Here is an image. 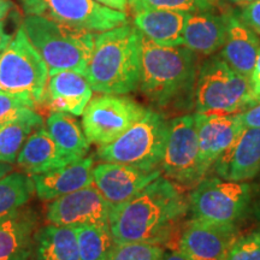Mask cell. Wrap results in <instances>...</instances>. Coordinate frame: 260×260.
Here are the masks:
<instances>
[{
	"mask_svg": "<svg viewBox=\"0 0 260 260\" xmlns=\"http://www.w3.org/2000/svg\"><path fill=\"white\" fill-rule=\"evenodd\" d=\"M35 187L32 178L23 172H10L0 178V218L21 209L30 200Z\"/></svg>",
	"mask_w": 260,
	"mask_h": 260,
	"instance_id": "4316f807",
	"label": "cell"
},
{
	"mask_svg": "<svg viewBox=\"0 0 260 260\" xmlns=\"http://www.w3.org/2000/svg\"><path fill=\"white\" fill-rule=\"evenodd\" d=\"M141 74V32L125 23L95 35L86 79L93 90L124 95L139 87Z\"/></svg>",
	"mask_w": 260,
	"mask_h": 260,
	"instance_id": "7a4b0ae2",
	"label": "cell"
},
{
	"mask_svg": "<svg viewBox=\"0 0 260 260\" xmlns=\"http://www.w3.org/2000/svg\"><path fill=\"white\" fill-rule=\"evenodd\" d=\"M236 14L247 27L260 37V0L239 5Z\"/></svg>",
	"mask_w": 260,
	"mask_h": 260,
	"instance_id": "d6a6232c",
	"label": "cell"
},
{
	"mask_svg": "<svg viewBox=\"0 0 260 260\" xmlns=\"http://www.w3.org/2000/svg\"><path fill=\"white\" fill-rule=\"evenodd\" d=\"M10 9V3L8 0H0V21L5 17Z\"/></svg>",
	"mask_w": 260,
	"mask_h": 260,
	"instance_id": "f35d334b",
	"label": "cell"
},
{
	"mask_svg": "<svg viewBox=\"0 0 260 260\" xmlns=\"http://www.w3.org/2000/svg\"><path fill=\"white\" fill-rule=\"evenodd\" d=\"M161 171L170 180L191 187L203 181L199 140L194 115H184L168 122V138L161 159Z\"/></svg>",
	"mask_w": 260,
	"mask_h": 260,
	"instance_id": "30bf717a",
	"label": "cell"
},
{
	"mask_svg": "<svg viewBox=\"0 0 260 260\" xmlns=\"http://www.w3.org/2000/svg\"><path fill=\"white\" fill-rule=\"evenodd\" d=\"M251 199L252 187L247 182L212 177L198 183L189 205L194 219L235 225L248 210Z\"/></svg>",
	"mask_w": 260,
	"mask_h": 260,
	"instance_id": "ba28073f",
	"label": "cell"
},
{
	"mask_svg": "<svg viewBox=\"0 0 260 260\" xmlns=\"http://www.w3.org/2000/svg\"><path fill=\"white\" fill-rule=\"evenodd\" d=\"M93 168L94 159L89 157L70 162L53 171L31 175L35 191L41 200L50 201L92 186L94 183Z\"/></svg>",
	"mask_w": 260,
	"mask_h": 260,
	"instance_id": "ac0fdd59",
	"label": "cell"
},
{
	"mask_svg": "<svg viewBox=\"0 0 260 260\" xmlns=\"http://www.w3.org/2000/svg\"><path fill=\"white\" fill-rule=\"evenodd\" d=\"M230 2L234 3V4H237V5H242V4H247V3L255 2V0H230Z\"/></svg>",
	"mask_w": 260,
	"mask_h": 260,
	"instance_id": "60d3db41",
	"label": "cell"
},
{
	"mask_svg": "<svg viewBox=\"0 0 260 260\" xmlns=\"http://www.w3.org/2000/svg\"><path fill=\"white\" fill-rule=\"evenodd\" d=\"M225 260H260V230L237 237Z\"/></svg>",
	"mask_w": 260,
	"mask_h": 260,
	"instance_id": "1f68e13d",
	"label": "cell"
},
{
	"mask_svg": "<svg viewBox=\"0 0 260 260\" xmlns=\"http://www.w3.org/2000/svg\"><path fill=\"white\" fill-rule=\"evenodd\" d=\"M258 102L251 80L232 69L219 54L209 56L200 65L194 92L197 112L237 113Z\"/></svg>",
	"mask_w": 260,
	"mask_h": 260,
	"instance_id": "5b68a950",
	"label": "cell"
},
{
	"mask_svg": "<svg viewBox=\"0 0 260 260\" xmlns=\"http://www.w3.org/2000/svg\"><path fill=\"white\" fill-rule=\"evenodd\" d=\"M184 195L170 178L159 176L124 203L112 206L110 232L115 243L160 245L187 213Z\"/></svg>",
	"mask_w": 260,
	"mask_h": 260,
	"instance_id": "6da1fadb",
	"label": "cell"
},
{
	"mask_svg": "<svg viewBox=\"0 0 260 260\" xmlns=\"http://www.w3.org/2000/svg\"><path fill=\"white\" fill-rule=\"evenodd\" d=\"M237 230L233 224L191 219L183 229L178 249L190 260H225Z\"/></svg>",
	"mask_w": 260,
	"mask_h": 260,
	"instance_id": "4fadbf2b",
	"label": "cell"
},
{
	"mask_svg": "<svg viewBox=\"0 0 260 260\" xmlns=\"http://www.w3.org/2000/svg\"><path fill=\"white\" fill-rule=\"evenodd\" d=\"M160 175L161 170L159 169L145 171L110 161L100 162L93 168L95 188L111 206L129 200Z\"/></svg>",
	"mask_w": 260,
	"mask_h": 260,
	"instance_id": "9a60e30c",
	"label": "cell"
},
{
	"mask_svg": "<svg viewBox=\"0 0 260 260\" xmlns=\"http://www.w3.org/2000/svg\"><path fill=\"white\" fill-rule=\"evenodd\" d=\"M198 54L182 46H161L141 34L139 87L157 106L186 102L195 92Z\"/></svg>",
	"mask_w": 260,
	"mask_h": 260,
	"instance_id": "3957f363",
	"label": "cell"
},
{
	"mask_svg": "<svg viewBox=\"0 0 260 260\" xmlns=\"http://www.w3.org/2000/svg\"><path fill=\"white\" fill-rule=\"evenodd\" d=\"M128 2H129V4H130V5H132V4H133V3H134V2H135V0H128Z\"/></svg>",
	"mask_w": 260,
	"mask_h": 260,
	"instance_id": "b9f144b4",
	"label": "cell"
},
{
	"mask_svg": "<svg viewBox=\"0 0 260 260\" xmlns=\"http://www.w3.org/2000/svg\"><path fill=\"white\" fill-rule=\"evenodd\" d=\"M95 2L99 3L104 6H107V8L117 10V11L125 12L126 8H128V0H95Z\"/></svg>",
	"mask_w": 260,
	"mask_h": 260,
	"instance_id": "d590c367",
	"label": "cell"
},
{
	"mask_svg": "<svg viewBox=\"0 0 260 260\" xmlns=\"http://www.w3.org/2000/svg\"><path fill=\"white\" fill-rule=\"evenodd\" d=\"M37 260H81L79 242L74 228L47 225L34 236Z\"/></svg>",
	"mask_w": 260,
	"mask_h": 260,
	"instance_id": "cb8c5ba5",
	"label": "cell"
},
{
	"mask_svg": "<svg viewBox=\"0 0 260 260\" xmlns=\"http://www.w3.org/2000/svg\"><path fill=\"white\" fill-rule=\"evenodd\" d=\"M162 253L160 246L152 243H116L106 260H161Z\"/></svg>",
	"mask_w": 260,
	"mask_h": 260,
	"instance_id": "f546056e",
	"label": "cell"
},
{
	"mask_svg": "<svg viewBox=\"0 0 260 260\" xmlns=\"http://www.w3.org/2000/svg\"><path fill=\"white\" fill-rule=\"evenodd\" d=\"M42 125L41 117L35 113L18 121L0 124V162L12 164L34 129Z\"/></svg>",
	"mask_w": 260,
	"mask_h": 260,
	"instance_id": "484cf974",
	"label": "cell"
},
{
	"mask_svg": "<svg viewBox=\"0 0 260 260\" xmlns=\"http://www.w3.org/2000/svg\"><path fill=\"white\" fill-rule=\"evenodd\" d=\"M38 214L19 209L0 218V260H28L34 251Z\"/></svg>",
	"mask_w": 260,
	"mask_h": 260,
	"instance_id": "44dd1931",
	"label": "cell"
},
{
	"mask_svg": "<svg viewBox=\"0 0 260 260\" xmlns=\"http://www.w3.org/2000/svg\"><path fill=\"white\" fill-rule=\"evenodd\" d=\"M27 15L45 16L60 23L89 31H107L128 23L125 12L95 0H21Z\"/></svg>",
	"mask_w": 260,
	"mask_h": 260,
	"instance_id": "8fae6325",
	"label": "cell"
},
{
	"mask_svg": "<svg viewBox=\"0 0 260 260\" xmlns=\"http://www.w3.org/2000/svg\"><path fill=\"white\" fill-rule=\"evenodd\" d=\"M35 104L23 96L0 92V124L35 115Z\"/></svg>",
	"mask_w": 260,
	"mask_h": 260,
	"instance_id": "4dcf8cb0",
	"label": "cell"
},
{
	"mask_svg": "<svg viewBox=\"0 0 260 260\" xmlns=\"http://www.w3.org/2000/svg\"><path fill=\"white\" fill-rule=\"evenodd\" d=\"M81 260H106L115 247L110 226L80 225L74 228Z\"/></svg>",
	"mask_w": 260,
	"mask_h": 260,
	"instance_id": "83f0119b",
	"label": "cell"
},
{
	"mask_svg": "<svg viewBox=\"0 0 260 260\" xmlns=\"http://www.w3.org/2000/svg\"><path fill=\"white\" fill-rule=\"evenodd\" d=\"M161 260H190L187 255H184L180 249H174V251H169L162 253Z\"/></svg>",
	"mask_w": 260,
	"mask_h": 260,
	"instance_id": "74e56055",
	"label": "cell"
},
{
	"mask_svg": "<svg viewBox=\"0 0 260 260\" xmlns=\"http://www.w3.org/2000/svg\"><path fill=\"white\" fill-rule=\"evenodd\" d=\"M11 40H12V37L6 32L4 23L0 21V57H2L3 52L5 51V48L8 47V45L10 44V41Z\"/></svg>",
	"mask_w": 260,
	"mask_h": 260,
	"instance_id": "8d00e7d4",
	"label": "cell"
},
{
	"mask_svg": "<svg viewBox=\"0 0 260 260\" xmlns=\"http://www.w3.org/2000/svg\"><path fill=\"white\" fill-rule=\"evenodd\" d=\"M130 6L135 14L144 10H171L193 14L214 9V0H135Z\"/></svg>",
	"mask_w": 260,
	"mask_h": 260,
	"instance_id": "f1b7e54d",
	"label": "cell"
},
{
	"mask_svg": "<svg viewBox=\"0 0 260 260\" xmlns=\"http://www.w3.org/2000/svg\"><path fill=\"white\" fill-rule=\"evenodd\" d=\"M187 12L144 10L136 12L134 25L144 37L161 46H182Z\"/></svg>",
	"mask_w": 260,
	"mask_h": 260,
	"instance_id": "603a6c76",
	"label": "cell"
},
{
	"mask_svg": "<svg viewBox=\"0 0 260 260\" xmlns=\"http://www.w3.org/2000/svg\"><path fill=\"white\" fill-rule=\"evenodd\" d=\"M226 38L225 12L204 10L188 15L183 29V45L197 54L209 57L220 51Z\"/></svg>",
	"mask_w": 260,
	"mask_h": 260,
	"instance_id": "ffe728a7",
	"label": "cell"
},
{
	"mask_svg": "<svg viewBox=\"0 0 260 260\" xmlns=\"http://www.w3.org/2000/svg\"><path fill=\"white\" fill-rule=\"evenodd\" d=\"M147 110L130 98L103 94L90 99L82 113V129L90 144L107 145L146 115Z\"/></svg>",
	"mask_w": 260,
	"mask_h": 260,
	"instance_id": "9c48e42d",
	"label": "cell"
},
{
	"mask_svg": "<svg viewBox=\"0 0 260 260\" xmlns=\"http://www.w3.org/2000/svg\"><path fill=\"white\" fill-rule=\"evenodd\" d=\"M22 28L46 63L50 76L64 70L86 74L95 40L93 31L38 15H27Z\"/></svg>",
	"mask_w": 260,
	"mask_h": 260,
	"instance_id": "277c9868",
	"label": "cell"
},
{
	"mask_svg": "<svg viewBox=\"0 0 260 260\" xmlns=\"http://www.w3.org/2000/svg\"><path fill=\"white\" fill-rule=\"evenodd\" d=\"M226 38L219 56L232 69L251 80L260 48V39L241 21L235 10L225 12Z\"/></svg>",
	"mask_w": 260,
	"mask_h": 260,
	"instance_id": "e0dca14e",
	"label": "cell"
},
{
	"mask_svg": "<svg viewBox=\"0 0 260 260\" xmlns=\"http://www.w3.org/2000/svg\"><path fill=\"white\" fill-rule=\"evenodd\" d=\"M111 209V205L92 184L54 199L48 205L46 216L54 225L110 226Z\"/></svg>",
	"mask_w": 260,
	"mask_h": 260,
	"instance_id": "7c38bea8",
	"label": "cell"
},
{
	"mask_svg": "<svg viewBox=\"0 0 260 260\" xmlns=\"http://www.w3.org/2000/svg\"><path fill=\"white\" fill-rule=\"evenodd\" d=\"M10 171H11V167H10L9 164H6V162H0V178L5 176L6 174H9Z\"/></svg>",
	"mask_w": 260,
	"mask_h": 260,
	"instance_id": "ab89813d",
	"label": "cell"
},
{
	"mask_svg": "<svg viewBox=\"0 0 260 260\" xmlns=\"http://www.w3.org/2000/svg\"><path fill=\"white\" fill-rule=\"evenodd\" d=\"M167 138L168 122L160 113L147 110L118 139L100 146L98 157L104 161L153 171L161 164Z\"/></svg>",
	"mask_w": 260,
	"mask_h": 260,
	"instance_id": "8992f818",
	"label": "cell"
},
{
	"mask_svg": "<svg viewBox=\"0 0 260 260\" xmlns=\"http://www.w3.org/2000/svg\"><path fill=\"white\" fill-rule=\"evenodd\" d=\"M93 89L82 74L64 70L51 75L45 102L52 112L81 116L92 99Z\"/></svg>",
	"mask_w": 260,
	"mask_h": 260,
	"instance_id": "d6986e66",
	"label": "cell"
},
{
	"mask_svg": "<svg viewBox=\"0 0 260 260\" xmlns=\"http://www.w3.org/2000/svg\"><path fill=\"white\" fill-rule=\"evenodd\" d=\"M46 128L60 151L71 161L86 157L90 142L76 119L65 112H52L47 118Z\"/></svg>",
	"mask_w": 260,
	"mask_h": 260,
	"instance_id": "d4e9b609",
	"label": "cell"
},
{
	"mask_svg": "<svg viewBox=\"0 0 260 260\" xmlns=\"http://www.w3.org/2000/svg\"><path fill=\"white\" fill-rule=\"evenodd\" d=\"M16 161L22 170L30 175L45 174L73 162L44 128L37 129L28 136Z\"/></svg>",
	"mask_w": 260,
	"mask_h": 260,
	"instance_id": "7402d4cb",
	"label": "cell"
},
{
	"mask_svg": "<svg viewBox=\"0 0 260 260\" xmlns=\"http://www.w3.org/2000/svg\"><path fill=\"white\" fill-rule=\"evenodd\" d=\"M251 82H252L253 89H254L255 94L258 95L260 100V48L258 52V56H256L254 70H253V74L251 77Z\"/></svg>",
	"mask_w": 260,
	"mask_h": 260,
	"instance_id": "e575fe53",
	"label": "cell"
},
{
	"mask_svg": "<svg viewBox=\"0 0 260 260\" xmlns=\"http://www.w3.org/2000/svg\"><path fill=\"white\" fill-rule=\"evenodd\" d=\"M199 140V155L205 174L239 138L245 126L239 112H197L194 115Z\"/></svg>",
	"mask_w": 260,
	"mask_h": 260,
	"instance_id": "5bb4252c",
	"label": "cell"
},
{
	"mask_svg": "<svg viewBox=\"0 0 260 260\" xmlns=\"http://www.w3.org/2000/svg\"><path fill=\"white\" fill-rule=\"evenodd\" d=\"M245 128H260V102L239 112Z\"/></svg>",
	"mask_w": 260,
	"mask_h": 260,
	"instance_id": "836d02e7",
	"label": "cell"
},
{
	"mask_svg": "<svg viewBox=\"0 0 260 260\" xmlns=\"http://www.w3.org/2000/svg\"><path fill=\"white\" fill-rule=\"evenodd\" d=\"M214 165L223 180L246 182L254 178L260 171V128H243Z\"/></svg>",
	"mask_w": 260,
	"mask_h": 260,
	"instance_id": "2e32d148",
	"label": "cell"
},
{
	"mask_svg": "<svg viewBox=\"0 0 260 260\" xmlns=\"http://www.w3.org/2000/svg\"><path fill=\"white\" fill-rule=\"evenodd\" d=\"M48 68L19 28L0 57V92L23 96L35 104L45 102Z\"/></svg>",
	"mask_w": 260,
	"mask_h": 260,
	"instance_id": "52a82bcc",
	"label": "cell"
}]
</instances>
